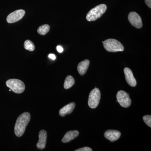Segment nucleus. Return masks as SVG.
<instances>
[{"label":"nucleus","mask_w":151,"mask_h":151,"mask_svg":"<svg viewBox=\"0 0 151 151\" xmlns=\"http://www.w3.org/2000/svg\"><path fill=\"white\" fill-rule=\"evenodd\" d=\"M30 118V114L28 112L23 113L19 116L14 127V133L17 137H21L24 134Z\"/></svg>","instance_id":"1"},{"label":"nucleus","mask_w":151,"mask_h":151,"mask_svg":"<svg viewBox=\"0 0 151 151\" xmlns=\"http://www.w3.org/2000/svg\"><path fill=\"white\" fill-rule=\"evenodd\" d=\"M107 9V6L104 4L96 6L89 11L86 15V19L89 22L96 20L102 16L106 12Z\"/></svg>","instance_id":"2"},{"label":"nucleus","mask_w":151,"mask_h":151,"mask_svg":"<svg viewBox=\"0 0 151 151\" xmlns=\"http://www.w3.org/2000/svg\"><path fill=\"white\" fill-rule=\"evenodd\" d=\"M103 46L106 50L110 52L123 51L124 47L120 42L114 39H109L103 42Z\"/></svg>","instance_id":"3"},{"label":"nucleus","mask_w":151,"mask_h":151,"mask_svg":"<svg viewBox=\"0 0 151 151\" xmlns=\"http://www.w3.org/2000/svg\"><path fill=\"white\" fill-rule=\"evenodd\" d=\"M6 85L13 92L17 94H20L24 91L25 86L21 80L17 79H10L6 82Z\"/></svg>","instance_id":"4"},{"label":"nucleus","mask_w":151,"mask_h":151,"mask_svg":"<svg viewBox=\"0 0 151 151\" xmlns=\"http://www.w3.org/2000/svg\"><path fill=\"white\" fill-rule=\"evenodd\" d=\"M101 97L100 90L95 88L90 92L88 99V105L91 108H95L100 103Z\"/></svg>","instance_id":"5"},{"label":"nucleus","mask_w":151,"mask_h":151,"mask_svg":"<svg viewBox=\"0 0 151 151\" xmlns=\"http://www.w3.org/2000/svg\"><path fill=\"white\" fill-rule=\"evenodd\" d=\"M117 101L120 105L124 108H128L131 105L132 101L130 99L129 94L123 90H121L118 92L117 94Z\"/></svg>","instance_id":"6"},{"label":"nucleus","mask_w":151,"mask_h":151,"mask_svg":"<svg viewBox=\"0 0 151 151\" xmlns=\"http://www.w3.org/2000/svg\"><path fill=\"white\" fill-rule=\"evenodd\" d=\"M25 12L24 10H18L11 13L7 17L6 21L9 23H13L19 21L24 16Z\"/></svg>","instance_id":"7"},{"label":"nucleus","mask_w":151,"mask_h":151,"mask_svg":"<svg viewBox=\"0 0 151 151\" xmlns=\"http://www.w3.org/2000/svg\"><path fill=\"white\" fill-rule=\"evenodd\" d=\"M128 19L131 24L136 28L140 29L142 27V19L137 13L131 12L129 14Z\"/></svg>","instance_id":"8"},{"label":"nucleus","mask_w":151,"mask_h":151,"mask_svg":"<svg viewBox=\"0 0 151 151\" xmlns=\"http://www.w3.org/2000/svg\"><path fill=\"white\" fill-rule=\"evenodd\" d=\"M47 134L45 130H41L39 134V141L37 144V147L39 150H43L45 147Z\"/></svg>","instance_id":"9"},{"label":"nucleus","mask_w":151,"mask_h":151,"mask_svg":"<svg viewBox=\"0 0 151 151\" xmlns=\"http://www.w3.org/2000/svg\"><path fill=\"white\" fill-rule=\"evenodd\" d=\"M125 78L128 84L131 86L134 87L137 85V81L134 77L132 70L128 68H125L124 69Z\"/></svg>","instance_id":"10"},{"label":"nucleus","mask_w":151,"mask_h":151,"mask_svg":"<svg viewBox=\"0 0 151 151\" xmlns=\"http://www.w3.org/2000/svg\"><path fill=\"white\" fill-rule=\"evenodd\" d=\"M121 132L114 130H108L104 134L105 138L111 142L118 140L121 137Z\"/></svg>","instance_id":"11"},{"label":"nucleus","mask_w":151,"mask_h":151,"mask_svg":"<svg viewBox=\"0 0 151 151\" xmlns=\"http://www.w3.org/2000/svg\"><path fill=\"white\" fill-rule=\"evenodd\" d=\"M75 103L73 102L65 105L60 110L59 115L62 117H64L65 115L70 114L73 112L75 108Z\"/></svg>","instance_id":"12"},{"label":"nucleus","mask_w":151,"mask_h":151,"mask_svg":"<svg viewBox=\"0 0 151 151\" xmlns=\"http://www.w3.org/2000/svg\"><path fill=\"white\" fill-rule=\"evenodd\" d=\"M78 135L79 132L78 131H71L67 132L62 139V142H69L77 137Z\"/></svg>","instance_id":"13"},{"label":"nucleus","mask_w":151,"mask_h":151,"mask_svg":"<svg viewBox=\"0 0 151 151\" xmlns=\"http://www.w3.org/2000/svg\"><path fill=\"white\" fill-rule=\"evenodd\" d=\"M89 63L90 62L88 60H85L79 63L77 66V70L80 75H84L86 73L89 67Z\"/></svg>","instance_id":"14"},{"label":"nucleus","mask_w":151,"mask_h":151,"mask_svg":"<svg viewBox=\"0 0 151 151\" xmlns=\"http://www.w3.org/2000/svg\"><path fill=\"white\" fill-rule=\"evenodd\" d=\"M75 83L74 78L71 76H68L64 81V87L65 89H68L72 87Z\"/></svg>","instance_id":"15"},{"label":"nucleus","mask_w":151,"mask_h":151,"mask_svg":"<svg viewBox=\"0 0 151 151\" xmlns=\"http://www.w3.org/2000/svg\"><path fill=\"white\" fill-rule=\"evenodd\" d=\"M50 27L48 24H44L41 26L37 29V32L39 34L44 35L49 31Z\"/></svg>","instance_id":"16"},{"label":"nucleus","mask_w":151,"mask_h":151,"mask_svg":"<svg viewBox=\"0 0 151 151\" xmlns=\"http://www.w3.org/2000/svg\"><path fill=\"white\" fill-rule=\"evenodd\" d=\"M24 47L30 51H33L35 49V46L31 41L27 40L24 42Z\"/></svg>","instance_id":"17"},{"label":"nucleus","mask_w":151,"mask_h":151,"mask_svg":"<svg viewBox=\"0 0 151 151\" xmlns=\"http://www.w3.org/2000/svg\"><path fill=\"white\" fill-rule=\"evenodd\" d=\"M143 120L144 122L148 126L151 127V116L150 115H147L143 117Z\"/></svg>","instance_id":"18"},{"label":"nucleus","mask_w":151,"mask_h":151,"mask_svg":"<svg viewBox=\"0 0 151 151\" xmlns=\"http://www.w3.org/2000/svg\"><path fill=\"white\" fill-rule=\"evenodd\" d=\"M92 149L88 147H84L78 149V150H76L75 151H92Z\"/></svg>","instance_id":"19"},{"label":"nucleus","mask_w":151,"mask_h":151,"mask_svg":"<svg viewBox=\"0 0 151 151\" xmlns=\"http://www.w3.org/2000/svg\"><path fill=\"white\" fill-rule=\"evenodd\" d=\"M57 51L58 52H60V53H61L63 51V48L60 45H58V46H57Z\"/></svg>","instance_id":"20"},{"label":"nucleus","mask_w":151,"mask_h":151,"mask_svg":"<svg viewBox=\"0 0 151 151\" xmlns=\"http://www.w3.org/2000/svg\"><path fill=\"white\" fill-rule=\"evenodd\" d=\"M145 3L147 5V6L150 7V8H151V0H145Z\"/></svg>","instance_id":"21"},{"label":"nucleus","mask_w":151,"mask_h":151,"mask_svg":"<svg viewBox=\"0 0 151 151\" xmlns=\"http://www.w3.org/2000/svg\"><path fill=\"white\" fill-rule=\"evenodd\" d=\"M48 57L52 60H53L56 59V57H55L54 54H50L49 55Z\"/></svg>","instance_id":"22"},{"label":"nucleus","mask_w":151,"mask_h":151,"mask_svg":"<svg viewBox=\"0 0 151 151\" xmlns=\"http://www.w3.org/2000/svg\"><path fill=\"white\" fill-rule=\"evenodd\" d=\"M12 91V90H11V89H10L9 91Z\"/></svg>","instance_id":"23"}]
</instances>
